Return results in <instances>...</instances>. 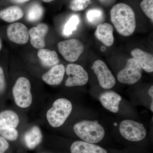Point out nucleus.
<instances>
[{"mask_svg":"<svg viewBox=\"0 0 153 153\" xmlns=\"http://www.w3.org/2000/svg\"><path fill=\"white\" fill-rule=\"evenodd\" d=\"M38 56L42 64L46 67H53L58 64L60 61L57 52L48 49H39Z\"/></svg>","mask_w":153,"mask_h":153,"instance_id":"6ab92c4d","label":"nucleus"},{"mask_svg":"<svg viewBox=\"0 0 153 153\" xmlns=\"http://www.w3.org/2000/svg\"><path fill=\"white\" fill-rule=\"evenodd\" d=\"M20 119L15 111L7 110L0 112V135L5 139L16 140L19 137V132L16 129Z\"/></svg>","mask_w":153,"mask_h":153,"instance_id":"20e7f679","label":"nucleus"},{"mask_svg":"<svg viewBox=\"0 0 153 153\" xmlns=\"http://www.w3.org/2000/svg\"><path fill=\"white\" fill-rule=\"evenodd\" d=\"M2 41L0 38V50L2 49Z\"/></svg>","mask_w":153,"mask_h":153,"instance_id":"473e14b6","label":"nucleus"},{"mask_svg":"<svg viewBox=\"0 0 153 153\" xmlns=\"http://www.w3.org/2000/svg\"><path fill=\"white\" fill-rule=\"evenodd\" d=\"M79 18L77 15H73L68 19L64 26L63 34L65 36H69L76 29L77 25L79 24Z\"/></svg>","mask_w":153,"mask_h":153,"instance_id":"4be33fe9","label":"nucleus"},{"mask_svg":"<svg viewBox=\"0 0 153 153\" xmlns=\"http://www.w3.org/2000/svg\"><path fill=\"white\" fill-rule=\"evenodd\" d=\"M149 94L150 95L151 97H152V99H153V86H151L150 88H149Z\"/></svg>","mask_w":153,"mask_h":153,"instance_id":"c756f323","label":"nucleus"},{"mask_svg":"<svg viewBox=\"0 0 153 153\" xmlns=\"http://www.w3.org/2000/svg\"><path fill=\"white\" fill-rule=\"evenodd\" d=\"M44 14V9L42 6L35 3L30 7L27 13V18L28 21L35 22L40 20Z\"/></svg>","mask_w":153,"mask_h":153,"instance_id":"412c9836","label":"nucleus"},{"mask_svg":"<svg viewBox=\"0 0 153 153\" xmlns=\"http://www.w3.org/2000/svg\"><path fill=\"white\" fill-rule=\"evenodd\" d=\"M91 0H73L70 4V8L74 12L82 11L90 4Z\"/></svg>","mask_w":153,"mask_h":153,"instance_id":"393cba45","label":"nucleus"},{"mask_svg":"<svg viewBox=\"0 0 153 153\" xmlns=\"http://www.w3.org/2000/svg\"><path fill=\"white\" fill-rule=\"evenodd\" d=\"M58 48L65 60L73 62L78 60L84 51V47L79 40L71 39L59 42Z\"/></svg>","mask_w":153,"mask_h":153,"instance_id":"0eeeda50","label":"nucleus"},{"mask_svg":"<svg viewBox=\"0 0 153 153\" xmlns=\"http://www.w3.org/2000/svg\"><path fill=\"white\" fill-rule=\"evenodd\" d=\"M65 71L66 68L63 64H57L43 74L42 79L48 85H59L63 81Z\"/></svg>","mask_w":153,"mask_h":153,"instance_id":"ddd939ff","label":"nucleus"},{"mask_svg":"<svg viewBox=\"0 0 153 153\" xmlns=\"http://www.w3.org/2000/svg\"><path fill=\"white\" fill-rule=\"evenodd\" d=\"M6 87L5 76L4 69L0 66V94L4 91Z\"/></svg>","mask_w":153,"mask_h":153,"instance_id":"a878e982","label":"nucleus"},{"mask_svg":"<svg viewBox=\"0 0 153 153\" xmlns=\"http://www.w3.org/2000/svg\"><path fill=\"white\" fill-rule=\"evenodd\" d=\"M71 153H107L106 150L97 145L76 141L71 144L70 147Z\"/></svg>","mask_w":153,"mask_h":153,"instance_id":"f3484780","label":"nucleus"},{"mask_svg":"<svg viewBox=\"0 0 153 153\" xmlns=\"http://www.w3.org/2000/svg\"><path fill=\"white\" fill-rule=\"evenodd\" d=\"M111 21L118 33L124 36H130L136 27L135 15L130 6L124 4H117L110 12Z\"/></svg>","mask_w":153,"mask_h":153,"instance_id":"f257e3e1","label":"nucleus"},{"mask_svg":"<svg viewBox=\"0 0 153 153\" xmlns=\"http://www.w3.org/2000/svg\"><path fill=\"white\" fill-rule=\"evenodd\" d=\"M140 5L145 15L153 22V0H143Z\"/></svg>","mask_w":153,"mask_h":153,"instance_id":"b1692460","label":"nucleus"},{"mask_svg":"<svg viewBox=\"0 0 153 153\" xmlns=\"http://www.w3.org/2000/svg\"><path fill=\"white\" fill-rule=\"evenodd\" d=\"M102 4H110L114 0H99Z\"/></svg>","mask_w":153,"mask_h":153,"instance_id":"c85d7f7f","label":"nucleus"},{"mask_svg":"<svg viewBox=\"0 0 153 153\" xmlns=\"http://www.w3.org/2000/svg\"><path fill=\"white\" fill-rule=\"evenodd\" d=\"M48 30V26L45 24H40L30 29L29 33L30 43L33 47L39 49L45 47V38Z\"/></svg>","mask_w":153,"mask_h":153,"instance_id":"f8f14e48","label":"nucleus"},{"mask_svg":"<svg viewBox=\"0 0 153 153\" xmlns=\"http://www.w3.org/2000/svg\"><path fill=\"white\" fill-rule=\"evenodd\" d=\"M72 110L71 102L66 98L56 100L47 113V119L51 126L58 128L63 125Z\"/></svg>","mask_w":153,"mask_h":153,"instance_id":"7ed1b4c3","label":"nucleus"},{"mask_svg":"<svg viewBox=\"0 0 153 153\" xmlns=\"http://www.w3.org/2000/svg\"><path fill=\"white\" fill-rule=\"evenodd\" d=\"M30 80L25 77H20L17 79L13 88V94L16 104L19 108L29 107L33 102Z\"/></svg>","mask_w":153,"mask_h":153,"instance_id":"39448f33","label":"nucleus"},{"mask_svg":"<svg viewBox=\"0 0 153 153\" xmlns=\"http://www.w3.org/2000/svg\"><path fill=\"white\" fill-rule=\"evenodd\" d=\"M92 68L102 88L110 89L114 86L116 80L114 76L103 61L96 60L94 63Z\"/></svg>","mask_w":153,"mask_h":153,"instance_id":"9d476101","label":"nucleus"},{"mask_svg":"<svg viewBox=\"0 0 153 153\" xmlns=\"http://www.w3.org/2000/svg\"><path fill=\"white\" fill-rule=\"evenodd\" d=\"M142 68L134 59H129L126 67L117 74L118 80L124 84H134L136 83L142 76Z\"/></svg>","mask_w":153,"mask_h":153,"instance_id":"6e6552de","label":"nucleus"},{"mask_svg":"<svg viewBox=\"0 0 153 153\" xmlns=\"http://www.w3.org/2000/svg\"><path fill=\"white\" fill-rule=\"evenodd\" d=\"M43 1L45 2L49 3L52 1H54V0H43Z\"/></svg>","mask_w":153,"mask_h":153,"instance_id":"2f4dec72","label":"nucleus"},{"mask_svg":"<svg viewBox=\"0 0 153 153\" xmlns=\"http://www.w3.org/2000/svg\"><path fill=\"white\" fill-rule=\"evenodd\" d=\"M86 19L89 23L94 24L100 22L103 17V13L100 9H92L88 11Z\"/></svg>","mask_w":153,"mask_h":153,"instance_id":"5701e85b","label":"nucleus"},{"mask_svg":"<svg viewBox=\"0 0 153 153\" xmlns=\"http://www.w3.org/2000/svg\"><path fill=\"white\" fill-rule=\"evenodd\" d=\"M9 148V144L7 140L0 136V153H4Z\"/></svg>","mask_w":153,"mask_h":153,"instance_id":"bb28decb","label":"nucleus"},{"mask_svg":"<svg viewBox=\"0 0 153 153\" xmlns=\"http://www.w3.org/2000/svg\"><path fill=\"white\" fill-rule=\"evenodd\" d=\"M6 34L10 41L18 44H26L30 37L27 28L21 23H15L9 25L7 27Z\"/></svg>","mask_w":153,"mask_h":153,"instance_id":"9b49d317","label":"nucleus"},{"mask_svg":"<svg viewBox=\"0 0 153 153\" xmlns=\"http://www.w3.org/2000/svg\"><path fill=\"white\" fill-rule=\"evenodd\" d=\"M121 134L128 140L138 142L142 140L146 135V130L143 124L130 120H126L120 124Z\"/></svg>","mask_w":153,"mask_h":153,"instance_id":"423d86ee","label":"nucleus"},{"mask_svg":"<svg viewBox=\"0 0 153 153\" xmlns=\"http://www.w3.org/2000/svg\"><path fill=\"white\" fill-rule=\"evenodd\" d=\"M13 2L17 3V4H22V3L26 2L30 0H10Z\"/></svg>","mask_w":153,"mask_h":153,"instance_id":"cd10ccee","label":"nucleus"},{"mask_svg":"<svg viewBox=\"0 0 153 153\" xmlns=\"http://www.w3.org/2000/svg\"><path fill=\"white\" fill-rule=\"evenodd\" d=\"M43 135L41 130L37 126L32 127L24 135L25 145L30 149H33L40 144Z\"/></svg>","mask_w":153,"mask_h":153,"instance_id":"a211bd4d","label":"nucleus"},{"mask_svg":"<svg viewBox=\"0 0 153 153\" xmlns=\"http://www.w3.org/2000/svg\"><path fill=\"white\" fill-rule=\"evenodd\" d=\"M114 28L108 23H104L98 25L95 33L96 38L102 42L105 46L111 47L114 42L113 35Z\"/></svg>","mask_w":153,"mask_h":153,"instance_id":"2eb2a0df","label":"nucleus"},{"mask_svg":"<svg viewBox=\"0 0 153 153\" xmlns=\"http://www.w3.org/2000/svg\"><path fill=\"white\" fill-rule=\"evenodd\" d=\"M74 131L76 135L85 142L95 144L103 139L105 130L97 121L83 120L74 125Z\"/></svg>","mask_w":153,"mask_h":153,"instance_id":"f03ea898","label":"nucleus"},{"mask_svg":"<svg viewBox=\"0 0 153 153\" xmlns=\"http://www.w3.org/2000/svg\"><path fill=\"white\" fill-rule=\"evenodd\" d=\"M65 72L68 76L65 82V85L67 87L82 86L88 82L87 71L80 65L72 63L68 64Z\"/></svg>","mask_w":153,"mask_h":153,"instance_id":"1a4fd4ad","label":"nucleus"},{"mask_svg":"<svg viewBox=\"0 0 153 153\" xmlns=\"http://www.w3.org/2000/svg\"><path fill=\"white\" fill-rule=\"evenodd\" d=\"M150 108L151 111L152 112L153 111V100H152V102H151V105H150Z\"/></svg>","mask_w":153,"mask_h":153,"instance_id":"7c9ffc66","label":"nucleus"},{"mask_svg":"<svg viewBox=\"0 0 153 153\" xmlns=\"http://www.w3.org/2000/svg\"><path fill=\"white\" fill-rule=\"evenodd\" d=\"M23 16L22 9L17 6H12L0 10V19L8 23L18 21Z\"/></svg>","mask_w":153,"mask_h":153,"instance_id":"aec40b11","label":"nucleus"},{"mask_svg":"<svg viewBox=\"0 0 153 153\" xmlns=\"http://www.w3.org/2000/svg\"><path fill=\"white\" fill-rule=\"evenodd\" d=\"M121 100V97L112 91H106L102 94L100 97V100L102 106L115 113L119 111V107Z\"/></svg>","mask_w":153,"mask_h":153,"instance_id":"4468645a","label":"nucleus"},{"mask_svg":"<svg viewBox=\"0 0 153 153\" xmlns=\"http://www.w3.org/2000/svg\"><path fill=\"white\" fill-rule=\"evenodd\" d=\"M101 49L102 51H105V48L104 47H102Z\"/></svg>","mask_w":153,"mask_h":153,"instance_id":"72a5a7b5","label":"nucleus"},{"mask_svg":"<svg viewBox=\"0 0 153 153\" xmlns=\"http://www.w3.org/2000/svg\"><path fill=\"white\" fill-rule=\"evenodd\" d=\"M131 55L142 69L148 73L153 72L152 55L139 48L133 49L131 52Z\"/></svg>","mask_w":153,"mask_h":153,"instance_id":"dca6fc26","label":"nucleus"}]
</instances>
